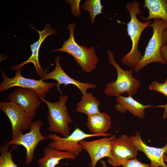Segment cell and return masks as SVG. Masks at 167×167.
I'll return each mask as SVG.
<instances>
[{"mask_svg":"<svg viewBox=\"0 0 167 167\" xmlns=\"http://www.w3.org/2000/svg\"><path fill=\"white\" fill-rule=\"evenodd\" d=\"M138 150L132 144L129 136L123 135L112 141L111 151L113 158H107L108 163L112 166L117 167L127 161L136 158Z\"/></svg>","mask_w":167,"mask_h":167,"instance_id":"10","label":"cell"},{"mask_svg":"<svg viewBox=\"0 0 167 167\" xmlns=\"http://www.w3.org/2000/svg\"><path fill=\"white\" fill-rule=\"evenodd\" d=\"M30 26L38 32L39 36V39L32 44L30 45V49L32 52L31 56L26 60L22 63L12 66L11 70L16 71L22 67L25 64L32 63L34 64L36 74L40 77L42 78L44 71L43 68L41 66L39 62V54L40 48L42 43L47 36L52 34H57V32L56 29L51 28L49 23L46 24L44 29L42 31L36 29L31 24Z\"/></svg>","mask_w":167,"mask_h":167,"instance_id":"15","label":"cell"},{"mask_svg":"<svg viewBox=\"0 0 167 167\" xmlns=\"http://www.w3.org/2000/svg\"><path fill=\"white\" fill-rule=\"evenodd\" d=\"M140 4L137 1L135 0L127 3L125 6L130 16V20L127 24V31L132 42V46L130 51L122 58L121 62L131 69L135 67L143 56L138 49L139 40L142 32L149 27L152 22V20H149L142 22L138 19L137 15L143 13L139 8Z\"/></svg>","mask_w":167,"mask_h":167,"instance_id":"1","label":"cell"},{"mask_svg":"<svg viewBox=\"0 0 167 167\" xmlns=\"http://www.w3.org/2000/svg\"><path fill=\"white\" fill-rule=\"evenodd\" d=\"M22 68L16 70L15 76L12 78L8 77L5 72L1 70L3 80L0 84V92L17 87L33 90L38 94L40 98H45L49 90L56 86L57 83H47L42 78L37 80L23 76L21 75Z\"/></svg>","mask_w":167,"mask_h":167,"instance_id":"6","label":"cell"},{"mask_svg":"<svg viewBox=\"0 0 167 167\" xmlns=\"http://www.w3.org/2000/svg\"><path fill=\"white\" fill-rule=\"evenodd\" d=\"M122 166L123 167H151L150 165L143 163L135 158L127 161Z\"/></svg>","mask_w":167,"mask_h":167,"instance_id":"24","label":"cell"},{"mask_svg":"<svg viewBox=\"0 0 167 167\" xmlns=\"http://www.w3.org/2000/svg\"><path fill=\"white\" fill-rule=\"evenodd\" d=\"M104 6L100 0H87L81 6V8L88 11L90 15V21L94 24L96 16L102 13Z\"/></svg>","mask_w":167,"mask_h":167,"instance_id":"21","label":"cell"},{"mask_svg":"<svg viewBox=\"0 0 167 167\" xmlns=\"http://www.w3.org/2000/svg\"><path fill=\"white\" fill-rule=\"evenodd\" d=\"M68 29L70 32L69 38L65 41L60 48L51 51H61L71 55L75 59L77 64L81 67L84 72L89 73L96 67L99 62L98 57L96 55L94 47L89 48L84 45H79L75 41L74 32L75 24L71 23L68 24Z\"/></svg>","mask_w":167,"mask_h":167,"instance_id":"2","label":"cell"},{"mask_svg":"<svg viewBox=\"0 0 167 167\" xmlns=\"http://www.w3.org/2000/svg\"><path fill=\"white\" fill-rule=\"evenodd\" d=\"M117 104L115 106L117 111L123 113L128 111L135 116L141 119L145 116V109L147 108L156 107L150 104L143 105L134 99L131 96L125 97L120 95L117 97Z\"/></svg>","mask_w":167,"mask_h":167,"instance_id":"16","label":"cell"},{"mask_svg":"<svg viewBox=\"0 0 167 167\" xmlns=\"http://www.w3.org/2000/svg\"><path fill=\"white\" fill-rule=\"evenodd\" d=\"M68 99L67 95L62 96L58 101L53 103L45 98H40L46 105L49 109L47 118L48 131L60 134L63 137L70 135L69 124L73 121L66 106Z\"/></svg>","mask_w":167,"mask_h":167,"instance_id":"5","label":"cell"},{"mask_svg":"<svg viewBox=\"0 0 167 167\" xmlns=\"http://www.w3.org/2000/svg\"><path fill=\"white\" fill-rule=\"evenodd\" d=\"M8 98L10 101L18 105L33 118L41 104L40 98L36 92L21 87L16 88L9 94Z\"/></svg>","mask_w":167,"mask_h":167,"instance_id":"13","label":"cell"},{"mask_svg":"<svg viewBox=\"0 0 167 167\" xmlns=\"http://www.w3.org/2000/svg\"><path fill=\"white\" fill-rule=\"evenodd\" d=\"M132 144L138 150L143 152L150 160L151 167H167L164 161L165 155H167V143L164 147L157 148L147 145L142 140L141 133L135 131L134 135L129 136Z\"/></svg>","mask_w":167,"mask_h":167,"instance_id":"14","label":"cell"},{"mask_svg":"<svg viewBox=\"0 0 167 167\" xmlns=\"http://www.w3.org/2000/svg\"><path fill=\"white\" fill-rule=\"evenodd\" d=\"M100 162L102 165V167H108L106 165V161L104 160H101Z\"/></svg>","mask_w":167,"mask_h":167,"instance_id":"29","label":"cell"},{"mask_svg":"<svg viewBox=\"0 0 167 167\" xmlns=\"http://www.w3.org/2000/svg\"><path fill=\"white\" fill-rule=\"evenodd\" d=\"M51 141L47 144L57 150L66 151L78 156L84 148L79 142L89 137L99 135L85 133L78 127H76L70 135L66 137H61L56 134H49L46 136Z\"/></svg>","mask_w":167,"mask_h":167,"instance_id":"8","label":"cell"},{"mask_svg":"<svg viewBox=\"0 0 167 167\" xmlns=\"http://www.w3.org/2000/svg\"><path fill=\"white\" fill-rule=\"evenodd\" d=\"M143 7L148 9L149 15L147 18L140 16L142 20L160 19L167 22V0H144Z\"/></svg>","mask_w":167,"mask_h":167,"instance_id":"19","label":"cell"},{"mask_svg":"<svg viewBox=\"0 0 167 167\" xmlns=\"http://www.w3.org/2000/svg\"><path fill=\"white\" fill-rule=\"evenodd\" d=\"M107 52L109 62L116 69L117 77L115 81L107 84L105 94L117 97L125 93L128 96H133L141 84L139 81L133 76V69L131 68L128 71L123 69L115 61L114 54L109 50Z\"/></svg>","mask_w":167,"mask_h":167,"instance_id":"3","label":"cell"},{"mask_svg":"<svg viewBox=\"0 0 167 167\" xmlns=\"http://www.w3.org/2000/svg\"><path fill=\"white\" fill-rule=\"evenodd\" d=\"M164 161L165 162H167V155H165L164 157Z\"/></svg>","mask_w":167,"mask_h":167,"instance_id":"30","label":"cell"},{"mask_svg":"<svg viewBox=\"0 0 167 167\" xmlns=\"http://www.w3.org/2000/svg\"><path fill=\"white\" fill-rule=\"evenodd\" d=\"M0 109L6 115L11 126L12 139L26 131L30 130L33 122L29 116L18 105L10 101L0 102Z\"/></svg>","mask_w":167,"mask_h":167,"instance_id":"7","label":"cell"},{"mask_svg":"<svg viewBox=\"0 0 167 167\" xmlns=\"http://www.w3.org/2000/svg\"><path fill=\"white\" fill-rule=\"evenodd\" d=\"M149 89L160 92L167 96V79L165 83L162 84L156 81H153L149 85Z\"/></svg>","mask_w":167,"mask_h":167,"instance_id":"23","label":"cell"},{"mask_svg":"<svg viewBox=\"0 0 167 167\" xmlns=\"http://www.w3.org/2000/svg\"><path fill=\"white\" fill-rule=\"evenodd\" d=\"M149 27L152 28V35L145 48L144 55L133 69L136 73L152 62H158L166 64L161 54L160 49L163 45V34L167 28V22L161 19H155Z\"/></svg>","mask_w":167,"mask_h":167,"instance_id":"4","label":"cell"},{"mask_svg":"<svg viewBox=\"0 0 167 167\" xmlns=\"http://www.w3.org/2000/svg\"><path fill=\"white\" fill-rule=\"evenodd\" d=\"M100 101L92 93L83 95L77 104L76 111L86 114L88 117L100 112Z\"/></svg>","mask_w":167,"mask_h":167,"instance_id":"20","label":"cell"},{"mask_svg":"<svg viewBox=\"0 0 167 167\" xmlns=\"http://www.w3.org/2000/svg\"><path fill=\"white\" fill-rule=\"evenodd\" d=\"M65 1L71 5L72 14L75 16H79L81 14V12L79 8V5L81 0H67Z\"/></svg>","mask_w":167,"mask_h":167,"instance_id":"25","label":"cell"},{"mask_svg":"<svg viewBox=\"0 0 167 167\" xmlns=\"http://www.w3.org/2000/svg\"><path fill=\"white\" fill-rule=\"evenodd\" d=\"M160 53L167 65V42L163 45L161 47Z\"/></svg>","mask_w":167,"mask_h":167,"instance_id":"26","label":"cell"},{"mask_svg":"<svg viewBox=\"0 0 167 167\" xmlns=\"http://www.w3.org/2000/svg\"><path fill=\"white\" fill-rule=\"evenodd\" d=\"M43 125L40 120L33 121L29 132L21 134L6 143L9 145H21L24 147L26 150L25 163L27 165H30L33 161L34 151L39 143L48 139L41 133V129Z\"/></svg>","mask_w":167,"mask_h":167,"instance_id":"9","label":"cell"},{"mask_svg":"<svg viewBox=\"0 0 167 167\" xmlns=\"http://www.w3.org/2000/svg\"><path fill=\"white\" fill-rule=\"evenodd\" d=\"M111 118L104 112H100L88 117L87 126L92 134L101 136H109L110 133H106L111 126Z\"/></svg>","mask_w":167,"mask_h":167,"instance_id":"17","label":"cell"},{"mask_svg":"<svg viewBox=\"0 0 167 167\" xmlns=\"http://www.w3.org/2000/svg\"><path fill=\"white\" fill-rule=\"evenodd\" d=\"M156 107H161L164 109V112L163 115V119L167 118V103L164 105L156 106Z\"/></svg>","mask_w":167,"mask_h":167,"instance_id":"27","label":"cell"},{"mask_svg":"<svg viewBox=\"0 0 167 167\" xmlns=\"http://www.w3.org/2000/svg\"><path fill=\"white\" fill-rule=\"evenodd\" d=\"M115 138L116 135H114L93 141L83 140L79 142L90 157L91 167H96L97 162L104 157L113 158L111 145L112 140Z\"/></svg>","mask_w":167,"mask_h":167,"instance_id":"12","label":"cell"},{"mask_svg":"<svg viewBox=\"0 0 167 167\" xmlns=\"http://www.w3.org/2000/svg\"><path fill=\"white\" fill-rule=\"evenodd\" d=\"M167 42V28L163 32V45Z\"/></svg>","mask_w":167,"mask_h":167,"instance_id":"28","label":"cell"},{"mask_svg":"<svg viewBox=\"0 0 167 167\" xmlns=\"http://www.w3.org/2000/svg\"><path fill=\"white\" fill-rule=\"evenodd\" d=\"M61 57L58 56L55 57V63L56 66L54 70L51 72L47 73V69L44 70L42 79L45 81L52 79L57 81L55 86L56 88L62 96V92L60 88V85L62 84L66 86L69 84H73L76 86L81 92L83 95L87 93V91L89 89L95 88L96 86L90 83H84L75 80L68 75L62 69L60 64Z\"/></svg>","mask_w":167,"mask_h":167,"instance_id":"11","label":"cell"},{"mask_svg":"<svg viewBox=\"0 0 167 167\" xmlns=\"http://www.w3.org/2000/svg\"><path fill=\"white\" fill-rule=\"evenodd\" d=\"M44 156L37 160L39 167H55L62 159L74 160L76 157L72 153L58 150L49 146L44 148Z\"/></svg>","mask_w":167,"mask_h":167,"instance_id":"18","label":"cell"},{"mask_svg":"<svg viewBox=\"0 0 167 167\" xmlns=\"http://www.w3.org/2000/svg\"><path fill=\"white\" fill-rule=\"evenodd\" d=\"M10 145L6 143L0 147V167H18L14 162L11 151L16 145H14L11 149L9 150Z\"/></svg>","mask_w":167,"mask_h":167,"instance_id":"22","label":"cell"}]
</instances>
